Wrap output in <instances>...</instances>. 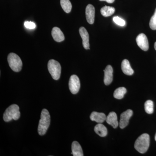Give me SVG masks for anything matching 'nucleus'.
<instances>
[{
  "mask_svg": "<svg viewBox=\"0 0 156 156\" xmlns=\"http://www.w3.org/2000/svg\"><path fill=\"white\" fill-rule=\"evenodd\" d=\"M50 123V116L46 109H43L41 113V119L39 121L38 132L41 136L44 135L48 131Z\"/></svg>",
  "mask_w": 156,
  "mask_h": 156,
  "instance_id": "1",
  "label": "nucleus"
},
{
  "mask_svg": "<svg viewBox=\"0 0 156 156\" xmlns=\"http://www.w3.org/2000/svg\"><path fill=\"white\" fill-rule=\"evenodd\" d=\"M149 145V135L145 133L141 134L136 140L134 144V148L140 153L144 154L147 151Z\"/></svg>",
  "mask_w": 156,
  "mask_h": 156,
  "instance_id": "2",
  "label": "nucleus"
},
{
  "mask_svg": "<svg viewBox=\"0 0 156 156\" xmlns=\"http://www.w3.org/2000/svg\"><path fill=\"white\" fill-rule=\"evenodd\" d=\"M19 107L17 105L13 104L7 108L3 115V119L5 122L19 119L20 116Z\"/></svg>",
  "mask_w": 156,
  "mask_h": 156,
  "instance_id": "3",
  "label": "nucleus"
},
{
  "mask_svg": "<svg viewBox=\"0 0 156 156\" xmlns=\"http://www.w3.org/2000/svg\"><path fill=\"white\" fill-rule=\"evenodd\" d=\"M48 69L53 80H57L59 79L61 75V66L58 62L54 59L49 60Z\"/></svg>",
  "mask_w": 156,
  "mask_h": 156,
  "instance_id": "4",
  "label": "nucleus"
},
{
  "mask_svg": "<svg viewBox=\"0 0 156 156\" xmlns=\"http://www.w3.org/2000/svg\"><path fill=\"white\" fill-rule=\"evenodd\" d=\"M8 61L9 66L14 71L19 72L22 69V62L20 57L15 53H10L8 56Z\"/></svg>",
  "mask_w": 156,
  "mask_h": 156,
  "instance_id": "5",
  "label": "nucleus"
},
{
  "mask_svg": "<svg viewBox=\"0 0 156 156\" xmlns=\"http://www.w3.org/2000/svg\"><path fill=\"white\" fill-rule=\"evenodd\" d=\"M69 87L72 94H76L79 92L80 88V83L77 76L76 75L71 76L69 82Z\"/></svg>",
  "mask_w": 156,
  "mask_h": 156,
  "instance_id": "6",
  "label": "nucleus"
},
{
  "mask_svg": "<svg viewBox=\"0 0 156 156\" xmlns=\"http://www.w3.org/2000/svg\"><path fill=\"white\" fill-rule=\"evenodd\" d=\"M133 112L131 109H128L123 112L121 115L119 126L122 129L126 128L129 123V119L133 115Z\"/></svg>",
  "mask_w": 156,
  "mask_h": 156,
  "instance_id": "7",
  "label": "nucleus"
},
{
  "mask_svg": "<svg viewBox=\"0 0 156 156\" xmlns=\"http://www.w3.org/2000/svg\"><path fill=\"white\" fill-rule=\"evenodd\" d=\"M136 44L141 50L146 51L149 49V43L147 37L144 34H140L136 37Z\"/></svg>",
  "mask_w": 156,
  "mask_h": 156,
  "instance_id": "8",
  "label": "nucleus"
},
{
  "mask_svg": "<svg viewBox=\"0 0 156 156\" xmlns=\"http://www.w3.org/2000/svg\"><path fill=\"white\" fill-rule=\"evenodd\" d=\"M86 15L88 23L93 24L95 20V9L94 6L91 4L88 5L86 8Z\"/></svg>",
  "mask_w": 156,
  "mask_h": 156,
  "instance_id": "9",
  "label": "nucleus"
},
{
  "mask_svg": "<svg viewBox=\"0 0 156 156\" xmlns=\"http://www.w3.org/2000/svg\"><path fill=\"white\" fill-rule=\"evenodd\" d=\"M80 36L83 40V45L86 50L89 49V34L86 29L84 27H81L79 29Z\"/></svg>",
  "mask_w": 156,
  "mask_h": 156,
  "instance_id": "10",
  "label": "nucleus"
},
{
  "mask_svg": "<svg viewBox=\"0 0 156 156\" xmlns=\"http://www.w3.org/2000/svg\"><path fill=\"white\" fill-rule=\"evenodd\" d=\"M104 71L105 76L104 79V82L106 86L110 85L113 80V70L112 67L111 66L108 65L105 68Z\"/></svg>",
  "mask_w": 156,
  "mask_h": 156,
  "instance_id": "11",
  "label": "nucleus"
},
{
  "mask_svg": "<svg viewBox=\"0 0 156 156\" xmlns=\"http://www.w3.org/2000/svg\"><path fill=\"white\" fill-rule=\"evenodd\" d=\"M107 123L112 126L114 128H117L119 126V123L116 114L115 112H111L106 117Z\"/></svg>",
  "mask_w": 156,
  "mask_h": 156,
  "instance_id": "12",
  "label": "nucleus"
},
{
  "mask_svg": "<svg viewBox=\"0 0 156 156\" xmlns=\"http://www.w3.org/2000/svg\"><path fill=\"white\" fill-rule=\"evenodd\" d=\"M51 34L54 41L56 42H62L65 40V37L63 33L58 27H53Z\"/></svg>",
  "mask_w": 156,
  "mask_h": 156,
  "instance_id": "13",
  "label": "nucleus"
},
{
  "mask_svg": "<svg viewBox=\"0 0 156 156\" xmlns=\"http://www.w3.org/2000/svg\"><path fill=\"white\" fill-rule=\"evenodd\" d=\"M90 118L92 121H95L98 123H101L106 120V116L103 113L93 112L90 115Z\"/></svg>",
  "mask_w": 156,
  "mask_h": 156,
  "instance_id": "14",
  "label": "nucleus"
},
{
  "mask_svg": "<svg viewBox=\"0 0 156 156\" xmlns=\"http://www.w3.org/2000/svg\"><path fill=\"white\" fill-rule=\"evenodd\" d=\"M122 69L124 74L128 76L132 75L134 71L130 65V62L127 59H124L122 62Z\"/></svg>",
  "mask_w": 156,
  "mask_h": 156,
  "instance_id": "15",
  "label": "nucleus"
},
{
  "mask_svg": "<svg viewBox=\"0 0 156 156\" xmlns=\"http://www.w3.org/2000/svg\"><path fill=\"white\" fill-rule=\"evenodd\" d=\"M72 152L71 154H72L74 156H83V150L80 144L77 141H74L73 142L72 144Z\"/></svg>",
  "mask_w": 156,
  "mask_h": 156,
  "instance_id": "16",
  "label": "nucleus"
},
{
  "mask_svg": "<svg viewBox=\"0 0 156 156\" xmlns=\"http://www.w3.org/2000/svg\"><path fill=\"white\" fill-rule=\"evenodd\" d=\"M95 132L99 136L104 137L107 135L108 131L107 128L102 124L99 123L95 126L94 128Z\"/></svg>",
  "mask_w": 156,
  "mask_h": 156,
  "instance_id": "17",
  "label": "nucleus"
},
{
  "mask_svg": "<svg viewBox=\"0 0 156 156\" xmlns=\"http://www.w3.org/2000/svg\"><path fill=\"white\" fill-rule=\"evenodd\" d=\"M115 8L110 6H105L101 9V15L105 17L111 16L115 13Z\"/></svg>",
  "mask_w": 156,
  "mask_h": 156,
  "instance_id": "18",
  "label": "nucleus"
},
{
  "mask_svg": "<svg viewBox=\"0 0 156 156\" xmlns=\"http://www.w3.org/2000/svg\"><path fill=\"white\" fill-rule=\"evenodd\" d=\"M127 92V90L124 87H119L115 90L114 93V97L118 99H121L124 98V95Z\"/></svg>",
  "mask_w": 156,
  "mask_h": 156,
  "instance_id": "19",
  "label": "nucleus"
},
{
  "mask_svg": "<svg viewBox=\"0 0 156 156\" xmlns=\"http://www.w3.org/2000/svg\"><path fill=\"white\" fill-rule=\"evenodd\" d=\"M60 5L66 13H69L70 12L72 6L69 0H60Z\"/></svg>",
  "mask_w": 156,
  "mask_h": 156,
  "instance_id": "20",
  "label": "nucleus"
},
{
  "mask_svg": "<svg viewBox=\"0 0 156 156\" xmlns=\"http://www.w3.org/2000/svg\"><path fill=\"white\" fill-rule=\"evenodd\" d=\"M145 112L148 114H151L154 112V103L152 101L147 100L144 104Z\"/></svg>",
  "mask_w": 156,
  "mask_h": 156,
  "instance_id": "21",
  "label": "nucleus"
},
{
  "mask_svg": "<svg viewBox=\"0 0 156 156\" xmlns=\"http://www.w3.org/2000/svg\"><path fill=\"white\" fill-rule=\"evenodd\" d=\"M150 28L153 30H156V9L153 16L151 17L149 23Z\"/></svg>",
  "mask_w": 156,
  "mask_h": 156,
  "instance_id": "22",
  "label": "nucleus"
},
{
  "mask_svg": "<svg viewBox=\"0 0 156 156\" xmlns=\"http://www.w3.org/2000/svg\"><path fill=\"white\" fill-rule=\"evenodd\" d=\"M113 20L116 24L120 26H124L126 24L125 20L117 16L114 17L113 18Z\"/></svg>",
  "mask_w": 156,
  "mask_h": 156,
  "instance_id": "23",
  "label": "nucleus"
},
{
  "mask_svg": "<svg viewBox=\"0 0 156 156\" xmlns=\"http://www.w3.org/2000/svg\"><path fill=\"white\" fill-rule=\"evenodd\" d=\"M24 24V26L29 29H34L36 27L35 23L31 21H25Z\"/></svg>",
  "mask_w": 156,
  "mask_h": 156,
  "instance_id": "24",
  "label": "nucleus"
},
{
  "mask_svg": "<svg viewBox=\"0 0 156 156\" xmlns=\"http://www.w3.org/2000/svg\"><path fill=\"white\" fill-rule=\"evenodd\" d=\"M100 1H105L111 4V3H113L115 2V0H99Z\"/></svg>",
  "mask_w": 156,
  "mask_h": 156,
  "instance_id": "25",
  "label": "nucleus"
},
{
  "mask_svg": "<svg viewBox=\"0 0 156 156\" xmlns=\"http://www.w3.org/2000/svg\"><path fill=\"white\" fill-rule=\"evenodd\" d=\"M154 48L155 50H156V42L155 43L154 45Z\"/></svg>",
  "mask_w": 156,
  "mask_h": 156,
  "instance_id": "26",
  "label": "nucleus"
},
{
  "mask_svg": "<svg viewBox=\"0 0 156 156\" xmlns=\"http://www.w3.org/2000/svg\"><path fill=\"white\" fill-rule=\"evenodd\" d=\"M155 140L156 141V134L155 136Z\"/></svg>",
  "mask_w": 156,
  "mask_h": 156,
  "instance_id": "27",
  "label": "nucleus"
}]
</instances>
